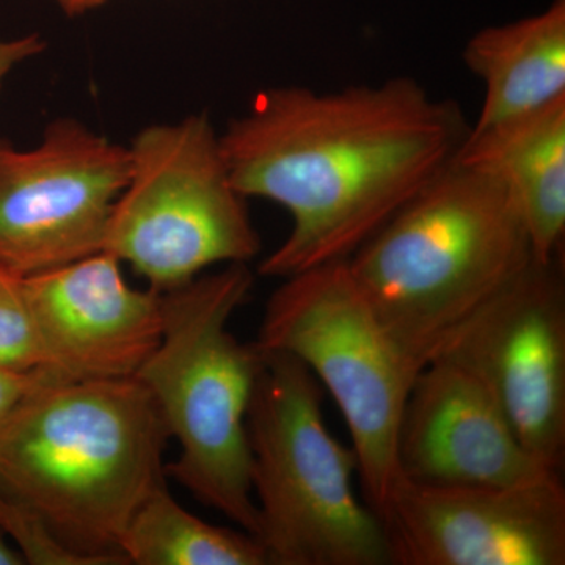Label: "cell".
<instances>
[{"mask_svg": "<svg viewBox=\"0 0 565 565\" xmlns=\"http://www.w3.org/2000/svg\"><path fill=\"white\" fill-rule=\"evenodd\" d=\"M468 128L459 104L412 77L256 93L221 145L237 191L291 217L258 273L282 280L351 258L456 158Z\"/></svg>", "mask_w": 565, "mask_h": 565, "instance_id": "obj_1", "label": "cell"}, {"mask_svg": "<svg viewBox=\"0 0 565 565\" xmlns=\"http://www.w3.org/2000/svg\"><path fill=\"white\" fill-rule=\"evenodd\" d=\"M0 530L13 539L18 552L31 565H81L41 525L31 512L0 494Z\"/></svg>", "mask_w": 565, "mask_h": 565, "instance_id": "obj_17", "label": "cell"}, {"mask_svg": "<svg viewBox=\"0 0 565 565\" xmlns=\"http://www.w3.org/2000/svg\"><path fill=\"white\" fill-rule=\"evenodd\" d=\"M396 462L399 479L426 487H516L559 475L527 451L471 375L441 360L412 385Z\"/></svg>", "mask_w": 565, "mask_h": 565, "instance_id": "obj_12", "label": "cell"}, {"mask_svg": "<svg viewBox=\"0 0 565 565\" xmlns=\"http://www.w3.org/2000/svg\"><path fill=\"white\" fill-rule=\"evenodd\" d=\"M25 561L14 546L9 544L7 535L0 530V565H24Z\"/></svg>", "mask_w": 565, "mask_h": 565, "instance_id": "obj_21", "label": "cell"}, {"mask_svg": "<svg viewBox=\"0 0 565 565\" xmlns=\"http://www.w3.org/2000/svg\"><path fill=\"white\" fill-rule=\"evenodd\" d=\"M256 344L296 356L326 386L351 434L364 503L382 519L399 479L401 419L423 367L385 329L348 259L282 278Z\"/></svg>", "mask_w": 565, "mask_h": 565, "instance_id": "obj_6", "label": "cell"}, {"mask_svg": "<svg viewBox=\"0 0 565 565\" xmlns=\"http://www.w3.org/2000/svg\"><path fill=\"white\" fill-rule=\"evenodd\" d=\"M253 282L248 264H228L163 292L161 343L136 377L180 444L167 476L258 537L247 414L263 351L230 332Z\"/></svg>", "mask_w": 565, "mask_h": 565, "instance_id": "obj_4", "label": "cell"}, {"mask_svg": "<svg viewBox=\"0 0 565 565\" xmlns=\"http://www.w3.org/2000/svg\"><path fill=\"white\" fill-rule=\"evenodd\" d=\"M247 433L269 565H392L384 523L353 486L355 452L330 433L321 385L296 356L263 351Z\"/></svg>", "mask_w": 565, "mask_h": 565, "instance_id": "obj_5", "label": "cell"}, {"mask_svg": "<svg viewBox=\"0 0 565 565\" xmlns=\"http://www.w3.org/2000/svg\"><path fill=\"white\" fill-rule=\"evenodd\" d=\"M392 565H564L559 475L516 487L397 479L384 514Z\"/></svg>", "mask_w": 565, "mask_h": 565, "instance_id": "obj_10", "label": "cell"}, {"mask_svg": "<svg viewBox=\"0 0 565 565\" xmlns=\"http://www.w3.org/2000/svg\"><path fill=\"white\" fill-rule=\"evenodd\" d=\"M129 172L128 147L74 118L32 150L0 139V269L28 278L103 252Z\"/></svg>", "mask_w": 565, "mask_h": 565, "instance_id": "obj_8", "label": "cell"}, {"mask_svg": "<svg viewBox=\"0 0 565 565\" xmlns=\"http://www.w3.org/2000/svg\"><path fill=\"white\" fill-rule=\"evenodd\" d=\"M46 50V41L39 33L20 36V39H0V90L7 76L20 66L21 63L31 61Z\"/></svg>", "mask_w": 565, "mask_h": 565, "instance_id": "obj_19", "label": "cell"}, {"mask_svg": "<svg viewBox=\"0 0 565 565\" xmlns=\"http://www.w3.org/2000/svg\"><path fill=\"white\" fill-rule=\"evenodd\" d=\"M121 264L99 252L24 278L52 384L136 377L161 343L163 292L132 288Z\"/></svg>", "mask_w": 565, "mask_h": 565, "instance_id": "obj_11", "label": "cell"}, {"mask_svg": "<svg viewBox=\"0 0 565 565\" xmlns=\"http://www.w3.org/2000/svg\"><path fill=\"white\" fill-rule=\"evenodd\" d=\"M457 158L508 185L525 218L535 262L559 258L565 234V98L489 131L468 132Z\"/></svg>", "mask_w": 565, "mask_h": 565, "instance_id": "obj_13", "label": "cell"}, {"mask_svg": "<svg viewBox=\"0 0 565 565\" xmlns=\"http://www.w3.org/2000/svg\"><path fill=\"white\" fill-rule=\"evenodd\" d=\"M44 381H50V377L43 371L18 373V371L0 367V422L9 415L11 408L20 403L25 394L31 393Z\"/></svg>", "mask_w": 565, "mask_h": 565, "instance_id": "obj_18", "label": "cell"}, {"mask_svg": "<svg viewBox=\"0 0 565 565\" xmlns=\"http://www.w3.org/2000/svg\"><path fill=\"white\" fill-rule=\"evenodd\" d=\"M121 552L136 565H269L258 537L203 522L174 500L167 481L137 509Z\"/></svg>", "mask_w": 565, "mask_h": 565, "instance_id": "obj_15", "label": "cell"}, {"mask_svg": "<svg viewBox=\"0 0 565 565\" xmlns=\"http://www.w3.org/2000/svg\"><path fill=\"white\" fill-rule=\"evenodd\" d=\"M169 430L139 379L41 382L0 422V494L81 565H128L122 535L167 481Z\"/></svg>", "mask_w": 565, "mask_h": 565, "instance_id": "obj_2", "label": "cell"}, {"mask_svg": "<svg viewBox=\"0 0 565 565\" xmlns=\"http://www.w3.org/2000/svg\"><path fill=\"white\" fill-rule=\"evenodd\" d=\"M57 2L66 14L76 17V14H84L96 9V7L103 6L106 0H57Z\"/></svg>", "mask_w": 565, "mask_h": 565, "instance_id": "obj_20", "label": "cell"}, {"mask_svg": "<svg viewBox=\"0 0 565 565\" xmlns=\"http://www.w3.org/2000/svg\"><path fill=\"white\" fill-rule=\"evenodd\" d=\"M131 172L111 207L103 252L167 292L215 264H248L262 252L247 200L226 166L206 114L141 129Z\"/></svg>", "mask_w": 565, "mask_h": 565, "instance_id": "obj_7", "label": "cell"}, {"mask_svg": "<svg viewBox=\"0 0 565 565\" xmlns=\"http://www.w3.org/2000/svg\"><path fill=\"white\" fill-rule=\"evenodd\" d=\"M467 68L484 85L470 134H479L565 98V0L508 24L475 33Z\"/></svg>", "mask_w": 565, "mask_h": 565, "instance_id": "obj_14", "label": "cell"}, {"mask_svg": "<svg viewBox=\"0 0 565 565\" xmlns=\"http://www.w3.org/2000/svg\"><path fill=\"white\" fill-rule=\"evenodd\" d=\"M43 364L24 278L0 269V367L32 373L43 370Z\"/></svg>", "mask_w": 565, "mask_h": 565, "instance_id": "obj_16", "label": "cell"}, {"mask_svg": "<svg viewBox=\"0 0 565 565\" xmlns=\"http://www.w3.org/2000/svg\"><path fill=\"white\" fill-rule=\"evenodd\" d=\"M559 258L533 259L430 360L471 375L527 451L555 471L565 457V280Z\"/></svg>", "mask_w": 565, "mask_h": 565, "instance_id": "obj_9", "label": "cell"}, {"mask_svg": "<svg viewBox=\"0 0 565 565\" xmlns=\"http://www.w3.org/2000/svg\"><path fill=\"white\" fill-rule=\"evenodd\" d=\"M533 259L508 185L456 154L348 263L385 329L424 367Z\"/></svg>", "mask_w": 565, "mask_h": 565, "instance_id": "obj_3", "label": "cell"}]
</instances>
